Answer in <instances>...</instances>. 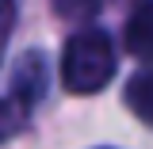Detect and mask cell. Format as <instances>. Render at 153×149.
I'll return each instance as SVG.
<instances>
[{"instance_id":"5b68a950","label":"cell","mask_w":153,"mask_h":149,"mask_svg":"<svg viewBox=\"0 0 153 149\" xmlns=\"http://www.w3.org/2000/svg\"><path fill=\"white\" fill-rule=\"evenodd\" d=\"M54 8L65 19H88V16H96L103 8V0H54Z\"/></svg>"},{"instance_id":"7a4b0ae2","label":"cell","mask_w":153,"mask_h":149,"mask_svg":"<svg viewBox=\"0 0 153 149\" xmlns=\"http://www.w3.org/2000/svg\"><path fill=\"white\" fill-rule=\"evenodd\" d=\"M46 84H50V76H46V61L42 54H23L16 61V69H12V103H16L19 111H31L42 92H46Z\"/></svg>"},{"instance_id":"277c9868","label":"cell","mask_w":153,"mask_h":149,"mask_svg":"<svg viewBox=\"0 0 153 149\" xmlns=\"http://www.w3.org/2000/svg\"><path fill=\"white\" fill-rule=\"evenodd\" d=\"M126 107L153 126V69H142L126 80Z\"/></svg>"},{"instance_id":"8992f818","label":"cell","mask_w":153,"mask_h":149,"mask_svg":"<svg viewBox=\"0 0 153 149\" xmlns=\"http://www.w3.org/2000/svg\"><path fill=\"white\" fill-rule=\"evenodd\" d=\"M16 27V0H0V54L8 46V35Z\"/></svg>"},{"instance_id":"3957f363","label":"cell","mask_w":153,"mask_h":149,"mask_svg":"<svg viewBox=\"0 0 153 149\" xmlns=\"http://www.w3.org/2000/svg\"><path fill=\"white\" fill-rule=\"evenodd\" d=\"M123 42L134 57L142 61H153V0H142L138 8L126 19V31H123Z\"/></svg>"},{"instance_id":"6da1fadb","label":"cell","mask_w":153,"mask_h":149,"mask_svg":"<svg viewBox=\"0 0 153 149\" xmlns=\"http://www.w3.org/2000/svg\"><path fill=\"white\" fill-rule=\"evenodd\" d=\"M115 76V46L103 31H76L61 50V84L73 96H92Z\"/></svg>"}]
</instances>
